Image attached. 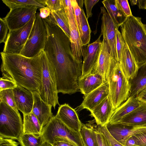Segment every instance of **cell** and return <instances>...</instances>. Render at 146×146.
I'll return each instance as SVG.
<instances>
[{"instance_id": "cell-33", "label": "cell", "mask_w": 146, "mask_h": 146, "mask_svg": "<svg viewBox=\"0 0 146 146\" xmlns=\"http://www.w3.org/2000/svg\"><path fill=\"white\" fill-rule=\"evenodd\" d=\"M71 1L75 20L80 37L82 35V31L81 9L78 6L76 0H71Z\"/></svg>"}, {"instance_id": "cell-29", "label": "cell", "mask_w": 146, "mask_h": 146, "mask_svg": "<svg viewBox=\"0 0 146 146\" xmlns=\"http://www.w3.org/2000/svg\"><path fill=\"white\" fill-rule=\"evenodd\" d=\"M21 146H42L45 141L42 135L23 134L18 140Z\"/></svg>"}, {"instance_id": "cell-46", "label": "cell", "mask_w": 146, "mask_h": 146, "mask_svg": "<svg viewBox=\"0 0 146 146\" xmlns=\"http://www.w3.org/2000/svg\"><path fill=\"white\" fill-rule=\"evenodd\" d=\"M40 15L42 19H45L48 17L50 14L51 11L46 7L40 9Z\"/></svg>"}, {"instance_id": "cell-24", "label": "cell", "mask_w": 146, "mask_h": 146, "mask_svg": "<svg viewBox=\"0 0 146 146\" xmlns=\"http://www.w3.org/2000/svg\"><path fill=\"white\" fill-rule=\"evenodd\" d=\"M129 82L130 90L129 97H135L146 87V62L139 67L136 77Z\"/></svg>"}, {"instance_id": "cell-3", "label": "cell", "mask_w": 146, "mask_h": 146, "mask_svg": "<svg viewBox=\"0 0 146 146\" xmlns=\"http://www.w3.org/2000/svg\"><path fill=\"white\" fill-rule=\"evenodd\" d=\"M107 82L109 86L108 97L114 111L129 97L130 85L119 63L113 57L108 74Z\"/></svg>"}, {"instance_id": "cell-31", "label": "cell", "mask_w": 146, "mask_h": 146, "mask_svg": "<svg viewBox=\"0 0 146 146\" xmlns=\"http://www.w3.org/2000/svg\"><path fill=\"white\" fill-rule=\"evenodd\" d=\"M2 1L10 9L18 6H35L39 10L46 7L35 0H2Z\"/></svg>"}, {"instance_id": "cell-12", "label": "cell", "mask_w": 146, "mask_h": 146, "mask_svg": "<svg viewBox=\"0 0 146 146\" xmlns=\"http://www.w3.org/2000/svg\"><path fill=\"white\" fill-rule=\"evenodd\" d=\"M105 126L111 136L123 145L126 139L129 137L146 131V125L133 126L117 123H108Z\"/></svg>"}, {"instance_id": "cell-37", "label": "cell", "mask_w": 146, "mask_h": 146, "mask_svg": "<svg viewBox=\"0 0 146 146\" xmlns=\"http://www.w3.org/2000/svg\"><path fill=\"white\" fill-rule=\"evenodd\" d=\"M17 86L14 81L4 76L0 78V91L7 89H13Z\"/></svg>"}, {"instance_id": "cell-8", "label": "cell", "mask_w": 146, "mask_h": 146, "mask_svg": "<svg viewBox=\"0 0 146 146\" xmlns=\"http://www.w3.org/2000/svg\"><path fill=\"white\" fill-rule=\"evenodd\" d=\"M35 16L36 15L33 17L23 27L16 30H9L5 43L3 52L20 54L28 38Z\"/></svg>"}, {"instance_id": "cell-15", "label": "cell", "mask_w": 146, "mask_h": 146, "mask_svg": "<svg viewBox=\"0 0 146 146\" xmlns=\"http://www.w3.org/2000/svg\"><path fill=\"white\" fill-rule=\"evenodd\" d=\"M32 92L34 100L32 112L36 117L43 128L53 116L52 112V106L43 101L38 93L36 92Z\"/></svg>"}, {"instance_id": "cell-1", "label": "cell", "mask_w": 146, "mask_h": 146, "mask_svg": "<svg viewBox=\"0 0 146 146\" xmlns=\"http://www.w3.org/2000/svg\"><path fill=\"white\" fill-rule=\"evenodd\" d=\"M3 76L31 92L39 93L42 79L40 54L29 58L21 54L1 52Z\"/></svg>"}, {"instance_id": "cell-44", "label": "cell", "mask_w": 146, "mask_h": 146, "mask_svg": "<svg viewBox=\"0 0 146 146\" xmlns=\"http://www.w3.org/2000/svg\"><path fill=\"white\" fill-rule=\"evenodd\" d=\"M131 5H137L139 9H146V0H130Z\"/></svg>"}, {"instance_id": "cell-35", "label": "cell", "mask_w": 146, "mask_h": 146, "mask_svg": "<svg viewBox=\"0 0 146 146\" xmlns=\"http://www.w3.org/2000/svg\"><path fill=\"white\" fill-rule=\"evenodd\" d=\"M119 9L122 15L127 17L133 15L128 1L127 0H116Z\"/></svg>"}, {"instance_id": "cell-4", "label": "cell", "mask_w": 146, "mask_h": 146, "mask_svg": "<svg viewBox=\"0 0 146 146\" xmlns=\"http://www.w3.org/2000/svg\"><path fill=\"white\" fill-rule=\"evenodd\" d=\"M42 135L45 142L51 145L64 141L76 146H85L80 132L72 130L55 116H53L44 127Z\"/></svg>"}, {"instance_id": "cell-20", "label": "cell", "mask_w": 146, "mask_h": 146, "mask_svg": "<svg viewBox=\"0 0 146 146\" xmlns=\"http://www.w3.org/2000/svg\"><path fill=\"white\" fill-rule=\"evenodd\" d=\"M113 111L108 96L90 111L91 115L94 117L98 125L104 126L108 123Z\"/></svg>"}, {"instance_id": "cell-41", "label": "cell", "mask_w": 146, "mask_h": 146, "mask_svg": "<svg viewBox=\"0 0 146 146\" xmlns=\"http://www.w3.org/2000/svg\"><path fill=\"white\" fill-rule=\"evenodd\" d=\"M99 1V0H85L84 4L86 10V18L88 19L92 17V9L93 6Z\"/></svg>"}, {"instance_id": "cell-21", "label": "cell", "mask_w": 146, "mask_h": 146, "mask_svg": "<svg viewBox=\"0 0 146 146\" xmlns=\"http://www.w3.org/2000/svg\"><path fill=\"white\" fill-rule=\"evenodd\" d=\"M141 104L136 97H129L115 109L108 123H116L123 117L138 107Z\"/></svg>"}, {"instance_id": "cell-45", "label": "cell", "mask_w": 146, "mask_h": 146, "mask_svg": "<svg viewBox=\"0 0 146 146\" xmlns=\"http://www.w3.org/2000/svg\"><path fill=\"white\" fill-rule=\"evenodd\" d=\"M136 97L140 102L146 104V87L137 94Z\"/></svg>"}, {"instance_id": "cell-27", "label": "cell", "mask_w": 146, "mask_h": 146, "mask_svg": "<svg viewBox=\"0 0 146 146\" xmlns=\"http://www.w3.org/2000/svg\"><path fill=\"white\" fill-rule=\"evenodd\" d=\"M102 3L115 23L119 27L126 18L123 16L119 11L116 0H105Z\"/></svg>"}, {"instance_id": "cell-48", "label": "cell", "mask_w": 146, "mask_h": 146, "mask_svg": "<svg viewBox=\"0 0 146 146\" xmlns=\"http://www.w3.org/2000/svg\"><path fill=\"white\" fill-rule=\"evenodd\" d=\"M51 145L52 146H76L72 143L64 141L56 142Z\"/></svg>"}, {"instance_id": "cell-30", "label": "cell", "mask_w": 146, "mask_h": 146, "mask_svg": "<svg viewBox=\"0 0 146 146\" xmlns=\"http://www.w3.org/2000/svg\"><path fill=\"white\" fill-rule=\"evenodd\" d=\"M82 31V35L80 37L82 45L86 46L90 42L91 30L83 9H81Z\"/></svg>"}, {"instance_id": "cell-28", "label": "cell", "mask_w": 146, "mask_h": 146, "mask_svg": "<svg viewBox=\"0 0 146 146\" xmlns=\"http://www.w3.org/2000/svg\"><path fill=\"white\" fill-rule=\"evenodd\" d=\"M80 132L85 146H98L93 127L82 123Z\"/></svg>"}, {"instance_id": "cell-32", "label": "cell", "mask_w": 146, "mask_h": 146, "mask_svg": "<svg viewBox=\"0 0 146 146\" xmlns=\"http://www.w3.org/2000/svg\"><path fill=\"white\" fill-rule=\"evenodd\" d=\"M0 100L16 111L19 112L15 103L13 89H7L0 91Z\"/></svg>"}, {"instance_id": "cell-26", "label": "cell", "mask_w": 146, "mask_h": 146, "mask_svg": "<svg viewBox=\"0 0 146 146\" xmlns=\"http://www.w3.org/2000/svg\"><path fill=\"white\" fill-rule=\"evenodd\" d=\"M46 18L59 26L70 38L68 20L63 8L58 11H51L50 16Z\"/></svg>"}, {"instance_id": "cell-6", "label": "cell", "mask_w": 146, "mask_h": 146, "mask_svg": "<svg viewBox=\"0 0 146 146\" xmlns=\"http://www.w3.org/2000/svg\"><path fill=\"white\" fill-rule=\"evenodd\" d=\"M42 65L41 84L39 94L42 99L55 109L58 102V92L54 74L51 65L44 50L40 53Z\"/></svg>"}, {"instance_id": "cell-50", "label": "cell", "mask_w": 146, "mask_h": 146, "mask_svg": "<svg viewBox=\"0 0 146 146\" xmlns=\"http://www.w3.org/2000/svg\"><path fill=\"white\" fill-rule=\"evenodd\" d=\"M42 146H52V145L51 144L45 142Z\"/></svg>"}, {"instance_id": "cell-25", "label": "cell", "mask_w": 146, "mask_h": 146, "mask_svg": "<svg viewBox=\"0 0 146 146\" xmlns=\"http://www.w3.org/2000/svg\"><path fill=\"white\" fill-rule=\"evenodd\" d=\"M23 115V133L42 135L43 128L37 118L32 112Z\"/></svg>"}, {"instance_id": "cell-40", "label": "cell", "mask_w": 146, "mask_h": 146, "mask_svg": "<svg viewBox=\"0 0 146 146\" xmlns=\"http://www.w3.org/2000/svg\"><path fill=\"white\" fill-rule=\"evenodd\" d=\"M95 133L98 146H111L106 138L96 128L95 129Z\"/></svg>"}, {"instance_id": "cell-5", "label": "cell", "mask_w": 146, "mask_h": 146, "mask_svg": "<svg viewBox=\"0 0 146 146\" xmlns=\"http://www.w3.org/2000/svg\"><path fill=\"white\" fill-rule=\"evenodd\" d=\"M23 123L19 112L0 102V136L18 140L23 133Z\"/></svg>"}, {"instance_id": "cell-2", "label": "cell", "mask_w": 146, "mask_h": 146, "mask_svg": "<svg viewBox=\"0 0 146 146\" xmlns=\"http://www.w3.org/2000/svg\"><path fill=\"white\" fill-rule=\"evenodd\" d=\"M120 27L123 39L139 67L146 62V24L141 18L132 15Z\"/></svg>"}, {"instance_id": "cell-9", "label": "cell", "mask_w": 146, "mask_h": 146, "mask_svg": "<svg viewBox=\"0 0 146 146\" xmlns=\"http://www.w3.org/2000/svg\"><path fill=\"white\" fill-rule=\"evenodd\" d=\"M61 0L63 8L68 20L70 34V39L73 56L78 61L82 62V58L84 55V46L82 44L71 0Z\"/></svg>"}, {"instance_id": "cell-18", "label": "cell", "mask_w": 146, "mask_h": 146, "mask_svg": "<svg viewBox=\"0 0 146 146\" xmlns=\"http://www.w3.org/2000/svg\"><path fill=\"white\" fill-rule=\"evenodd\" d=\"M15 103L18 110L23 114L31 112L34 100L32 93L19 86L13 89Z\"/></svg>"}, {"instance_id": "cell-16", "label": "cell", "mask_w": 146, "mask_h": 146, "mask_svg": "<svg viewBox=\"0 0 146 146\" xmlns=\"http://www.w3.org/2000/svg\"><path fill=\"white\" fill-rule=\"evenodd\" d=\"M55 116L71 129L80 132L82 123L76 111L69 105H60Z\"/></svg>"}, {"instance_id": "cell-49", "label": "cell", "mask_w": 146, "mask_h": 146, "mask_svg": "<svg viewBox=\"0 0 146 146\" xmlns=\"http://www.w3.org/2000/svg\"><path fill=\"white\" fill-rule=\"evenodd\" d=\"M76 1L80 7L81 9H82L83 4L84 3V0H77Z\"/></svg>"}, {"instance_id": "cell-42", "label": "cell", "mask_w": 146, "mask_h": 146, "mask_svg": "<svg viewBox=\"0 0 146 146\" xmlns=\"http://www.w3.org/2000/svg\"><path fill=\"white\" fill-rule=\"evenodd\" d=\"M136 141L135 146H146V131L134 135Z\"/></svg>"}, {"instance_id": "cell-11", "label": "cell", "mask_w": 146, "mask_h": 146, "mask_svg": "<svg viewBox=\"0 0 146 146\" xmlns=\"http://www.w3.org/2000/svg\"><path fill=\"white\" fill-rule=\"evenodd\" d=\"M101 32L105 37L110 48L112 57L117 60L116 44V30L119 27L115 23L104 7H101Z\"/></svg>"}, {"instance_id": "cell-17", "label": "cell", "mask_w": 146, "mask_h": 146, "mask_svg": "<svg viewBox=\"0 0 146 146\" xmlns=\"http://www.w3.org/2000/svg\"><path fill=\"white\" fill-rule=\"evenodd\" d=\"M109 86L107 82L87 95L79 106L81 110L86 109L91 111L96 106L108 96Z\"/></svg>"}, {"instance_id": "cell-19", "label": "cell", "mask_w": 146, "mask_h": 146, "mask_svg": "<svg viewBox=\"0 0 146 146\" xmlns=\"http://www.w3.org/2000/svg\"><path fill=\"white\" fill-rule=\"evenodd\" d=\"M119 62L126 76L129 80L136 77L139 67L123 38L121 56Z\"/></svg>"}, {"instance_id": "cell-14", "label": "cell", "mask_w": 146, "mask_h": 146, "mask_svg": "<svg viewBox=\"0 0 146 146\" xmlns=\"http://www.w3.org/2000/svg\"><path fill=\"white\" fill-rule=\"evenodd\" d=\"M101 33L98 38L93 43L84 46V55L82 66L81 78L91 73L96 62L102 41Z\"/></svg>"}, {"instance_id": "cell-36", "label": "cell", "mask_w": 146, "mask_h": 146, "mask_svg": "<svg viewBox=\"0 0 146 146\" xmlns=\"http://www.w3.org/2000/svg\"><path fill=\"white\" fill-rule=\"evenodd\" d=\"M96 129L102 133L110 142L111 146H124L115 139L109 133L106 126H102L98 125Z\"/></svg>"}, {"instance_id": "cell-38", "label": "cell", "mask_w": 146, "mask_h": 146, "mask_svg": "<svg viewBox=\"0 0 146 146\" xmlns=\"http://www.w3.org/2000/svg\"><path fill=\"white\" fill-rule=\"evenodd\" d=\"M122 37L121 33L117 28L116 30V44L117 54V60L119 62L121 54L122 49Z\"/></svg>"}, {"instance_id": "cell-10", "label": "cell", "mask_w": 146, "mask_h": 146, "mask_svg": "<svg viewBox=\"0 0 146 146\" xmlns=\"http://www.w3.org/2000/svg\"><path fill=\"white\" fill-rule=\"evenodd\" d=\"M37 9L32 6H18L11 8L3 18L9 30L18 29L25 26L36 15Z\"/></svg>"}, {"instance_id": "cell-22", "label": "cell", "mask_w": 146, "mask_h": 146, "mask_svg": "<svg viewBox=\"0 0 146 146\" xmlns=\"http://www.w3.org/2000/svg\"><path fill=\"white\" fill-rule=\"evenodd\" d=\"M118 123L133 126L146 125V104L141 102L138 107Z\"/></svg>"}, {"instance_id": "cell-13", "label": "cell", "mask_w": 146, "mask_h": 146, "mask_svg": "<svg viewBox=\"0 0 146 146\" xmlns=\"http://www.w3.org/2000/svg\"><path fill=\"white\" fill-rule=\"evenodd\" d=\"M101 42L96 64L91 73H98L103 77L105 82H107V76L112 57L110 48L105 37Z\"/></svg>"}, {"instance_id": "cell-47", "label": "cell", "mask_w": 146, "mask_h": 146, "mask_svg": "<svg viewBox=\"0 0 146 146\" xmlns=\"http://www.w3.org/2000/svg\"><path fill=\"white\" fill-rule=\"evenodd\" d=\"M136 144V141L134 136H132L128 138L126 140L124 146H135Z\"/></svg>"}, {"instance_id": "cell-43", "label": "cell", "mask_w": 146, "mask_h": 146, "mask_svg": "<svg viewBox=\"0 0 146 146\" xmlns=\"http://www.w3.org/2000/svg\"><path fill=\"white\" fill-rule=\"evenodd\" d=\"M19 143L13 139L4 138L0 136V146H18Z\"/></svg>"}, {"instance_id": "cell-7", "label": "cell", "mask_w": 146, "mask_h": 146, "mask_svg": "<svg viewBox=\"0 0 146 146\" xmlns=\"http://www.w3.org/2000/svg\"><path fill=\"white\" fill-rule=\"evenodd\" d=\"M46 37L45 26L38 12L28 38L20 54L29 58L38 55L44 49Z\"/></svg>"}, {"instance_id": "cell-23", "label": "cell", "mask_w": 146, "mask_h": 146, "mask_svg": "<svg viewBox=\"0 0 146 146\" xmlns=\"http://www.w3.org/2000/svg\"><path fill=\"white\" fill-rule=\"evenodd\" d=\"M105 83L102 77L98 73H91L81 78L79 82V89L85 96Z\"/></svg>"}, {"instance_id": "cell-34", "label": "cell", "mask_w": 146, "mask_h": 146, "mask_svg": "<svg viewBox=\"0 0 146 146\" xmlns=\"http://www.w3.org/2000/svg\"><path fill=\"white\" fill-rule=\"evenodd\" d=\"M40 3L48 8L51 11H57L63 8L61 0H36Z\"/></svg>"}, {"instance_id": "cell-39", "label": "cell", "mask_w": 146, "mask_h": 146, "mask_svg": "<svg viewBox=\"0 0 146 146\" xmlns=\"http://www.w3.org/2000/svg\"><path fill=\"white\" fill-rule=\"evenodd\" d=\"M0 43H5L9 29L7 24L3 18H0Z\"/></svg>"}]
</instances>
